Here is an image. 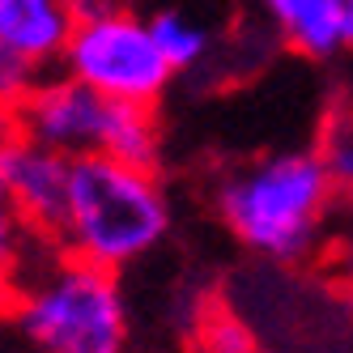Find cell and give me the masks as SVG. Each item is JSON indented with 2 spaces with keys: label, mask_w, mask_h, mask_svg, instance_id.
<instances>
[{
  "label": "cell",
  "mask_w": 353,
  "mask_h": 353,
  "mask_svg": "<svg viewBox=\"0 0 353 353\" xmlns=\"http://www.w3.org/2000/svg\"><path fill=\"white\" fill-rule=\"evenodd\" d=\"M264 21L281 34L298 56L307 60H332L349 52L345 30H341V13L332 0H251Z\"/></svg>",
  "instance_id": "ba28073f"
},
{
  "label": "cell",
  "mask_w": 353,
  "mask_h": 353,
  "mask_svg": "<svg viewBox=\"0 0 353 353\" xmlns=\"http://www.w3.org/2000/svg\"><path fill=\"white\" fill-rule=\"evenodd\" d=\"M166 234L170 196L149 166L115 162L103 154L72 158L64 213L52 234L64 256L119 272L158 251Z\"/></svg>",
  "instance_id": "7a4b0ae2"
},
{
  "label": "cell",
  "mask_w": 353,
  "mask_h": 353,
  "mask_svg": "<svg viewBox=\"0 0 353 353\" xmlns=\"http://www.w3.org/2000/svg\"><path fill=\"white\" fill-rule=\"evenodd\" d=\"M149 30H154L166 64L174 68V77H179V72L200 68V64L213 56V30L205 26V21H196L192 13H183V9H162V13H154V17H149Z\"/></svg>",
  "instance_id": "9c48e42d"
},
{
  "label": "cell",
  "mask_w": 353,
  "mask_h": 353,
  "mask_svg": "<svg viewBox=\"0 0 353 353\" xmlns=\"http://www.w3.org/2000/svg\"><path fill=\"white\" fill-rule=\"evenodd\" d=\"M77 26L72 0H0V43L34 68L60 64Z\"/></svg>",
  "instance_id": "52a82bcc"
},
{
  "label": "cell",
  "mask_w": 353,
  "mask_h": 353,
  "mask_svg": "<svg viewBox=\"0 0 353 353\" xmlns=\"http://www.w3.org/2000/svg\"><path fill=\"white\" fill-rule=\"evenodd\" d=\"M60 68L103 98L137 107H154L174 81V68L149 30V17H137L132 9L77 17Z\"/></svg>",
  "instance_id": "5b68a950"
},
{
  "label": "cell",
  "mask_w": 353,
  "mask_h": 353,
  "mask_svg": "<svg viewBox=\"0 0 353 353\" xmlns=\"http://www.w3.org/2000/svg\"><path fill=\"white\" fill-rule=\"evenodd\" d=\"M17 332L34 353H128V298L111 268L64 256L17 290Z\"/></svg>",
  "instance_id": "3957f363"
},
{
  "label": "cell",
  "mask_w": 353,
  "mask_h": 353,
  "mask_svg": "<svg viewBox=\"0 0 353 353\" xmlns=\"http://www.w3.org/2000/svg\"><path fill=\"white\" fill-rule=\"evenodd\" d=\"M43 68H34L30 60H21L17 52H9L5 43H0V111H17L21 98H26L43 77Z\"/></svg>",
  "instance_id": "8fae6325"
},
{
  "label": "cell",
  "mask_w": 353,
  "mask_h": 353,
  "mask_svg": "<svg viewBox=\"0 0 353 353\" xmlns=\"http://www.w3.org/2000/svg\"><path fill=\"white\" fill-rule=\"evenodd\" d=\"M205 345H209V353H247V332L234 319L221 315L205 327Z\"/></svg>",
  "instance_id": "7c38bea8"
},
{
  "label": "cell",
  "mask_w": 353,
  "mask_h": 353,
  "mask_svg": "<svg viewBox=\"0 0 353 353\" xmlns=\"http://www.w3.org/2000/svg\"><path fill=\"white\" fill-rule=\"evenodd\" d=\"M341 188L319 149H276L234 166L213 192V209L251 256L298 264L319 247Z\"/></svg>",
  "instance_id": "6da1fadb"
},
{
  "label": "cell",
  "mask_w": 353,
  "mask_h": 353,
  "mask_svg": "<svg viewBox=\"0 0 353 353\" xmlns=\"http://www.w3.org/2000/svg\"><path fill=\"white\" fill-rule=\"evenodd\" d=\"M336 13H341V30H345V43L353 47V0H332Z\"/></svg>",
  "instance_id": "9a60e30c"
},
{
  "label": "cell",
  "mask_w": 353,
  "mask_h": 353,
  "mask_svg": "<svg viewBox=\"0 0 353 353\" xmlns=\"http://www.w3.org/2000/svg\"><path fill=\"white\" fill-rule=\"evenodd\" d=\"M17 128L60 149L64 158L103 154L115 162H132L154 170L162 158V128L154 107L115 103L98 90L72 81L68 72L39 81L17 107Z\"/></svg>",
  "instance_id": "277c9868"
},
{
  "label": "cell",
  "mask_w": 353,
  "mask_h": 353,
  "mask_svg": "<svg viewBox=\"0 0 353 353\" xmlns=\"http://www.w3.org/2000/svg\"><path fill=\"white\" fill-rule=\"evenodd\" d=\"M336 264H341V276H345V281L353 285V196H349V213H345V225H341Z\"/></svg>",
  "instance_id": "4fadbf2b"
},
{
  "label": "cell",
  "mask_w": 353,
  "mask_h": 353,
  "mask_svg": "<svg viewBox=\"0 0 353 353\" xmlns=\"http://www.w3.org/2000/svg\"><path fill=\"white\" fill-rule=\"evenodd\" d=\"M77 17H94V13H111V9H123V0H72Z\"/></svg>",
  "instance_id": "5bb4252c"
},
{
  "label": "cell",
  "mask_w": 353,
  "mask_h": 353,
  "mask_svg": "<svg viewBox=\"0 0 353 353\" xmlns=\"http://www.w3.org/2000/svg\"><path fill=\"white\" fill-rule=\"evenodd\" d=\"M68 166L72 158H64L60 149L26 137L21 128H0V196L30 230L56 234L68 196Z\"/></svg>",
  "instance_id": "8992f818"
},
{
  "label": "cell",
  "mask_w": 353,
  "mask_h": 353,
  "mask_svg": "<svg viewBox=\"0 0 353 353\" xmlns=\"http://www.w3.org/2000/svg\"><path fill=\"white\" fill-rule=\"evenodd\" d=\"M26 243H30V225L21 221V213L0 196V302L17 298L21 276H26Z\"/></svg>",
  "instance_id": "30bf717a"
}]
</instances>
